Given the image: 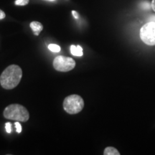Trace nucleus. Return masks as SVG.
Wrapping results in <instances>:
<instances>
[{
  "instance_id": "nucleus-1",
  "label": "nucleus",
  "mask_w": 155,
  "mask_h": 155,
  "mask_svg": "<svg viewBox=\"0 0 155 155\" xmlns=\"http://www.w3.org/2000/svg\"><path fill=\"white\" fill-rule=\"evenodd\" d=\"M22 77V71L19 65H9L0 75V84L3 88L11 90L18 86Z\"/></svg>"
},
{
  "instance_id": "nucleus-2",
  "label": "nucleus",
  "mask_w": 155,
  "mask_h": 155,
  "mask_svg": "<svg viewBox=\"0 0 155 155\" xmlns=\"http://www.w3.org/2000/svg\"><path fill=\"white\" fill-rule=\"evenodd\" d=\"M3 115L5 119L19 122H26L30 119V114L27 108L17 104L7 106L4 110Z\"/></svg>"
},
{
  "instance_id": "nucleus-3",
  "label": "nucleus",
  "mask_w": 155,
  "mask_h": 155,
  "mask_svg": "<svg viewBox=\"0 0 155 155\" xmlns=\"http://www.w3.org/2000/svg\"><path fill=\"white\" fill-rule=\"evenodd\" d=\"M63 108L68 114H76L83 110L84 107V101L82 97L76 94L70 95L63 101Z\"/></svg>"
},
{
  "instance_id": "nucleus-4",
  "label": "nucleus",
  "mask_w": 155,
  "mask_h": 155,
  "mask_svg": "<svg viewBox=\"0 0 155 155\" xmlns=\"http://www.w3.org/2000/svg\"><path fill=\"white\" fill-rule=\"evenodd\" d=\"M140 38L148 45H155V22H147L140 30Z\"/></svg>"
},
{
  "instance_id": "nucleus-5",
  "label": "nucleus",
  "mask_w": 155,
  "mask_h": 155,
  "mask_svg": "<svg viewBox=\"0 0 155 155\" xmlns=\"http://www.w3.org/2000/svg\"><path fill=\"white\" fill-rule=\"evenodd\" d=\"M75 62L73 58L65 56H57L53 61V67L60 72H68L74 68Z\"/></svg>"
},
{
  "instance_id": "nucleus-6",
  "label": "nucleus",
  "mask_w": 155,
  "mask_h": 155,
  "mask_svg": "<svg viewBox=\"0 0 155 155\" xmlns=\"http://www.w3.org/2000/svg\"><path fill=\"white\" fill-rule=\"evenodd\" d=\"M30 26V28L32 29V32H33L35 35H37V36H38L40 32H42V30H43V25H42L40 22H36V21H34V22H31Z\"/></svg>"
},
{
  "instance_id": "nucleus-7",
  "label": "nucleus",
  "mask_w": 155,
  "mask_h": 155,
  "mask_svg": "<svg viewBox=\"0 0 155 155\" xmlns=\"http://www.w3.org/2000/svg\"><path fill=\"white\" fill-rule=\"evenodd\" d=\"M71 52L73 55L75 56H82L83 55V49L80 45H71Z\"/></svg>"
},
{
  "instance_id": "nucleus-8",
  "label": "nucleus",
  "mask_w": 155,
  "mask_h": 155,
  "mask_svg": "<svg viewBox=\"0 0 155 155\" xmlns=\"http://www.w3.org/2000/svg\"><path fill=\"white\" fill-rule=\"evenodd\" d=\"M104 155H120L119 151L113 147H108L104 151Z\"/></svg>"
},
{
  "instance_id": "nucleus-9",
  "label": "nucleus",
  "mask_w": 155,
  "mask_h": 155,
  "mask_svg": "<svg viewBox=\"0 0 155 155\" xmlns=\"http://www.w3.org/2000/svg\"><path fill=\"white\" fill-rule=\"evenodd\" d=\"M48 48L50 51L55 52V53H58V52L61 51V47L55 44H50L48 45Z\"/></svg>"
},
{
  "instance_id": "nucleus-10",
  "label": "nucleus",
  "mask_w": 155,
  "mask_h": 155,
  "mask_svg": "<svg viewBox=\"0 0 155 155\" xmlns=\"http://www.w3.org/2000/svg\"><path fill=\"white\" fill-rule=\"evenodd\" d=\"M30 2V0H16L15 4L17 6H25L27 5Z\"/></svg>"
},
{
  "instance_id": "nucleus-11",
  "label": "nucleus",
  "mask_w": 155,
  "mask_h": 155,
  "mask_svg": "<svg viewBox=\"0 0 155 155\" xmlns=\"http://www.w3.org/2000/svg\"><path fill=\"white\" fill-rule=\"evenodd\" d=\"M15 128H16V131L17 133H21L22 132V125L19 123V121H16L15 123Z\"/></svg>"
},
{
  "instance_id": "nucleus-12",
  "label": "nucleus",
  "mask_w": 155,
  "mask_h": 155,
  "mask_svg": "<svg viewBox=\"0 0 155 155\" xmlns=\"http://www.w3.org/2000/svg\"><path fill=\"white\" fill-rule=\"evenodd\" d=\"M5 129H6V131L7 133H11L12 132V124L10 122H7L5 124Z\"/></svg>"
},
{
  "instance_id": "nucleus-13",
  "label": "nucleus",
  "mask_w": 155,
  "mask_h": 155,
  "mask_svg": "<svg viewBox=\"0 0 155 155\" xmlns=\"http://www.w3.org/2000/svg\"><path fill=\"white\" fill-rule=\"evenodd\" d=\"M72 15H73V16L74 17L75 19H77L79 18V15H78V13L76 11L73 10V11H72Z\"/></svg>"
},
{
  "instance_id": "nucleus-14",
  "label": "nucleus",
  "mask_w": 155,
  "mask_h": 155,
  "mask_svg": "<svg viewBox=\"0 0 155 155\" xmlns=\"http://www.w3.org/2000/svg\"><path fill=\"white\" fill-rule=\"evenodd\" d=\"M5 17H6L5 13L2 10H1V9H0V20H1V19H5Z\"/></svg>"
},
{
  "instance_id": "nucleus-15",
  "label": "nucleus",
  "mask_w": 155,
  "mask_h": 155,
  "mask_svg": "<svg viewBox=\"0 0 155 155\" xmlns=\"http://www.w3.org/2000/svg\"><path fill=\"white\" fill-rule=\"evenodd\" d=\"M152 8L155 12V0H152Z\"/></svg>"
},
{
  "instance_id": "nucleus-16",
  "label": "nucleus",
  "mask_w": 155,
  "mask_h": 155,
  "mask_svg": "<svg viewBox=\"0 0 155 155\" xmlns=\"http://www.w3.org/2000/svg\"><path fill=\"white\" fill-rule=\"evenodd\" d=\"M45 1H48V2H53V1H55V0H45Z\"/></svg>"
}]
</instances>
